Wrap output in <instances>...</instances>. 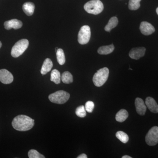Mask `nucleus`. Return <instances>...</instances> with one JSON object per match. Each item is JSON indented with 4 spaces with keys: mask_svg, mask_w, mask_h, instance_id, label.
<instances>
[{
    "mask_svg": "<svg viewBox=\"0 0 158 158\" xmlns=\"http://www.w3.org/2000/svg\"><path fill=\"white\" fill-rule=\"evenodd\" d=\"M109 69L107 67L101 69L94 74L93 77L94 84L96 87H101L107 81L109 76Z\"/></svg>",
    "mask_w": 158,
    "mask_h": 158,
    "instance_id": "nucleus-2",
    "label": "nucleus"
},
{
    "mask_svg": "<svg viewBox=\"0 0 158 158\" xmlns=\"http://www.w3.org/2000/svg\"><path fill=\"white\" fill-rule=\"evenodd\" d=\"M141 0H130L129 2V9L131 10H136L140 8Z\"/></svg>",
    "mask_w": 158,
    "mask_h": 158,
    "instance_id": "nucleus-23",
    "label": "nucleus"
},
{
    "mask_svg": "<svg viewBox=\"0 0 158 158\" xmlns=\"http://www.w3.org/2000/svg\"><path fill=\"white\" fill-rule=\"evenodd\" d=\"M85 107L87 112L89 113H91L93 112L94 108V103L91 101H89L86 103Z\"/></svg>",
    "mask_w": 158,
    "mask_h": 158,
    "instance_id": "nucleus-26",
    "label": "nucleus"
},
{
    "mask_svg": "<svg viewBox=\"0 0 158 158\" xmlns=\"http://www.w3.org/2000/svg\"><path fill=\"white\" fill-rule=\"evenodd\" d=\"M145 104L151 112L153 113H158V105L154 99L148 97L145 99Z\"/></svg>",
    "mask_w": 158,
    "mask_h": 158,
    "instance_id": "nucleus-13",
    "label": "nucleus"
},
{
    "mask_svg": "<svg viewBox=\"0 0 158 158\" xmlns=\"http://www.w3.org/2000/svg\"><path fill=\"white\" fill-rule=\"evenodd\" d=\"M22 26V22L17 19H11L5 22L4 23L5 29L7 30H11L12 28L17 30L21 28Z\"/></svg>",
    "mask_w": 158,
    "mask_h": 158,
    "instance_id": "nucleus-12",
    "label": "nucleus"
},
{
    "mask_svg": "<svg viewBox=\"0 0 158 158\" xmlns=\"http://www.w3.org/2000/svg\"><path fill=\"white\" fill-rule=\"evenodd\" d=\"M118 23V20L117 17L114 16L111 18L109 20L107 24L105 27V30L107 32H110V31L114 28L116 27Z\"/></svg>",
    "mask_w": 158,
    "mask_h": 158,
    "instance_id": "nucleus-18",
    "label": "nucleus"
},
{
    "mask_svg": "<svg viewBox=\"0 0 158 158\" xmlns=\"http://www.w3.org/2000/svg\"><path fill=\"white\" fill-rule=\"evenodd\" d=\"M53 67V63L52 60L47 58L44 60L41 67L40 73L42 75H45L49 72L50 71Z\"/></svg>",
    "mask_w": 158,
    "mask_h": 158,
    "instance_id": "nucleus-14",
    "label": "nucleus"
},
{
    "mask_svg": "<svg viewBox=\"0 0 158 158\" xmlns=\"http://www.w3.org/2000/svg\"><path fill=\"white\" fill-rule=\"evenodd\" d=\"M23 11L28 16H31L34 14L35 5L31 2L25 3L23 6Z\"/></svg>",
    "mask_w": 158,
    "mask_h": 158,
    "instance_id": "nucleus-15",
    "label": "nucleus"
},
{
    "mask_svg": "<svg viewBox=\"0 0 158 158\" xmlns=\"http://www.w3.org/2000/svg\"><path fill=\"white\" fill-rule=\"evenodd\" d=\"M116 138L123 143H127L129 141V137L126 133L122 131H118L116 133Z\"/></svg>",
    "mask_w": 158,
    "mask_h": 158,
    "instance_id": "nucleus-22",
    "label": "nucleus"
},
{
    "mask_svg": "<svg viewBox=\"0 0 158 158\" xmlns=\"http://www.w3.org/2000/svg\"><path fill=\"white\" fill-rule=\"evenodd\" d=\"M122 158H132L130 156H122Z\"/></svg>",
    "mask_w": 158,
    "mask_h": 158,
    "instance_id": "nucleus-28",
    "label": "nucleus"
},
{
    "mask_svg": "<svg viewBox=\"0 0 158 158\" xmlns=\"http://www.w3.org/2000/svg\"><path fill=\"white\" fill-rule=\"evenodd\" d=\"M56 56L58 63L60 65H64L65 62V58L64 51L62 49H58L56 52Z\"/></svg>",
    "mask_w": 158,
    "mask_h": 158,
    "instance_id": "nucleus-21",
    "label": "nucleus"
},
{
    "mask_svg": "<svg viewBox=\"0 0 158 158\" xmlns=\"http://www.w3.org/2000/svg\"><path fill=\"white\" fill-rule=\"evenodd\" d=\"M61 80L64 84H70L73 82V77L69 72L65 71L61 76Z\"/></svg>",
    "mask_w": 158,
    "mask_h": 158,
    "instance_id": "nucleus-20",
    "label": "nucleus"
},
{
    "mask_svg": "<svg viewBox=\"0 0 158 158\" xmlns=\"http://www.w3.org/2000/svg\"><path fill=\"white\" fill-rule=\"evenodd\" d=\"M146 49L144 47H138L133 48L130 51L129 56L131 59L138 60L141 57L144 56Z\"/></svg>",
    "mask_w": 158,
    "mask_h": 158,
    "instance_id": "nucleus-9",
    "label": "nucleus"
},
{
    "mask_svg": "<svg viewBox=\"0 0 158 158\" xmlns=\"http://www.w3.org/2000/svg\"><path fill=\"white\" fill-rule=\"evenodd\" d=\"M91 32L88 26H83L79 31L78 35V41L81 44H87L90 40Z\"/></svg>",
    "mask_w": 158,
    "mask_h": 158,
    "instance_id": "nucleus-6",
    "label": "nucleus"
},
{
    "mask_svg": "<svg viewBox=\"0 0 158 158\" xmlns=\"http://www.w3.org/2000/svg\"><path fill=\"white\" fill-rule=\"evenodd\" d=\"M13 75L12 74L6 69L0 70V81L4 84H10L13 81Z\"/></svg>",
    "mask_w": 158,
    "mask_h": 158,
    "instance_id": "nucleus-8",
    "label": "nucleus"
},
{
    "mask_svg": "<svg viewBox=\"0 0 158 158\" xmlns=\"http://www.w3.org/2000/svg\"><path fill=\"white\" fill-rule=\"evenodd\" d=\"M145 141L149 146H154L158 144V127H153L148 131L145 137Z\"/></svg>",
    "mask_w": 158,
    "mask_h": 158,
    "instance_id": "nucleus-7",
    "label": "nucleus"
},
{
    "mask_svg": "<svg viewBox=\"0 0 158 158\" xmlns=\"http://www.w3.org/2000/svg\"><path fill=\"white\" fill-rule=\"evenodd\" d=\"M128 116L129 114L127 111L124 109H122L119 110L118 113H116V121L118 122H123L127 119Z\"/></svg>",
    "mask_w": 158,
    "mask_h": 158,
    "instance_id": "nucleus-17",
    "label": "nucleus"
},
{
    "mask_svg": "<svg viewBox=\"0 0 158 158\" xmlns=\"http://www.w3.org/2000/svg\"><path fill=\"white\" fill-rule=\"evenodd\" d=\"M34 125V120L24 115H19L15 117L12 122V126L15 129L20 131H29Z\"/></svg>",
    "mask_w": 158,
    "mask_h": 158,
    "instance_id": "nucleus-1",
    "label": "nucleus"
},
{
    "mask_svg": "<svg viewBox=\"0 0 158 158\" xmlns=\"http://www.w3.org/2000/svg\"><path fill=\"white\" fill-rule=\"evenodd\" d=\"M69 97L70 94L69 93L61 90L50 94L48 98L51 102L54 103L63 104L68 101Z\"/></svg>",
    "mask_w": 158,
    "mask_h": 158,
    "instance_id": "nucleus-4",
    "label": "nucleus"
},
{
    "mask_svg": "<svg viewBox=\"0 0 158 158\" xmlns=\"http://www.w3.org/2000/svg\"><path fill=\"white\" fill-rule=\"evenodd\" d=\"M2 42L0 41V48H1L2 47Z\"/></svg>",
    "mask_w": 158,
    "mask_h": 158,
    "instance_id": "nucleus-30",
    "label": "nucleus"
},
{
    "mask_svg": "<svg viewBox=\"0 0 158 158\" xmlns=\"http://www.w3.org/2000/svg\"><path fill=\"white\" fill-rule=\"evenodd\" d=\"M29 44V41L27 39H23L19 40L11 49V56L14 58L20 56L28 48Z\"/></svg>",
    "mask_w": 158,
    "mask_h": 158,
    "instance_id": "nucleus-5",
    "label": "nucleus"
},
{
    "mask_svg": "<svg viewBox=\"0 0 158 158\" xmlns=\"http://www.w3.org/2000/svg\"><path fill=\"white\" fill-rule=\"evenodd\" d=\"M135 106L136 111L138 114L141 116L145 115L147 110V106L142 99L137 98L135 101Z\"/></svg>",
    "mask_w": 158,
    "mask_h": 158,
    "instance_id": "nucleus-11",
    "label": "nucleus"
},
{
    "mask_svg": "<svg viewBox=\"0 0 158 158\" xmlns=\"http://www.w3.org/2000/svg\"><path fill=\"white\" fill-rule=\"evenodd\" d=\"M77 158H87L88 156L85 153L82 154L78 156L77 157Z\"/></svg>",
    "mask_w": 158,
    "mask_h": 158,
    "instance_id": "nucleus-27",
    "label": "nucleus"
},
{
    "mask_svg": "<svg viewBox=\"0 0 158 158\" xmlns=\"http://www.w3.org/2000/svg\"><path fill=\"white\" fill-rule=\"evenodd\" d=\"M84 9L88 13L96 15L103 10V4L100 0H91L85 4Z\"/></svg>",
    "mask_w": 158,
    "mask_h": 158,
    "instance_id": "nucleus-3",
    "label": "nucleus"
},
{
    "mask_svg": "<svg viewBox=\"0 0 158 158\" xmlns=\"http://www.w3.org/2000/svg\"><path fill=\"white\" fill-rule=\"evenodd\" d=\"M28 156L30 158H44L45 156L40 154L35 149H31L28 152Z\"/></svg>",
    "mask_w": 158,
    "mask_h": 158,
    "instance_id": "nucleus-25",
    "label": "nucleus"
},
{
    "mask_svg": "<svg viewBox=\"0 0 158 158\" xmlns=\"http://www.w3.org/2000/svg\"><path fill=\"white\" fill-rule=\"evenodd\" d=\"M114 48L115 47L113 44L110 45L103 46L98 48V52L100 55H108L113 52Z\"/></svg>",
    "mask_w": 158,
    "mask_h": 158,
    "instance_id": "nucleus-16",
    "label": "nucleus"
},
{
    "mask_svg": "<svg viewBox=\"0 0 158 158\" xmlns=\"http://www.w3.org/2000/svg\"><path fill=\"white\" fill-rule=\"evenodd\" d=\"M51 81L54 82L56 84H60L61 82V76L59 70L53 69L51 74Z\"/></svg>",
    "mask_w": 158,
    "mask_h": 158,
    "instance_id": "nucleus-19",
    "label": "nucleus"
},
{
    "mask_svg": "<svg viewBox=\"0 0 158 158\" xmlns=\"http://www.w3.org/2000/svg\"><path fill=\"white\" fill-rule=\"evenodd\" d=\"M77 116L81 118H84L86 116V111L84 106H81L77 108L75 111Z\"/></svg>",
    "mask_w": 158,
    "mask_h": 158,
    "instance_id": "nucleus-24",
    "label": "nucleus"
},
{
    "mask_svg": "<svg viewBox=\"0 0 158 158\" xmlns=\"http://www.w3.org/2000/svg\"><path fill=\"white\" fill-rule=\"evenodd\" d=\"M140 30L141 33L146 36L151 35L155 31V29L151 24L145 21L141 23Z\"/></svg>",
    "mask_w": 158,
    "mask_h": 158,
    "instance_id": "nucleus-10",
    "label": "nucleus"
},
{
    "mask_svg": "<svg viewBox=\"0 0 158 158\" xmlns=\"http://www.w3.org/2000/svg\"><path fill=\"white\" fill-rule=\"evenodd\" d=\"M156 11L157 14L158 15V7L157 8L156 10Z\"/></svg>",
    "mask_w": 158,
    "mask_h": 158,
    "instance_id": "nucleus-29",
    "label": "nucleus"
}]
</instances>
